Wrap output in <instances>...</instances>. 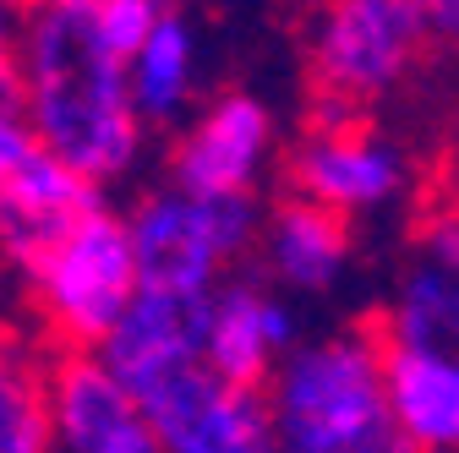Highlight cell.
<instances>
[{"instance_id": "cell-1", "label": "cell", "mask_w": 459, "mask_h": 453, "mask_svg": "<svg viewBox=\"0 0 459 453\" xmlns=\"http://www.w3.org/2000/svg\"><path fill=\"white\" fill-rule=\"evenodd\" d=\"M0 98L6 115H22L33 137L99 192L121 186L143 164L148 126L126 61L93 22V0H22L6 38Z\"/></svg>"}, {"instance_id": "cell-2", "label": "cell", "mask_w": 459, "mask_h": 453, "mask_svg": "<svg viewBox=\"0 0 459 453\" xmlns=\"http://www.w3.org/2000/svg\"><path fill=\"white\" fill-rule=\"evenodd\" d=\"M279 453H411L388 399V345L377 322L301 338L268 382Z\"/></svg>"}, {"instance_id": "cell-3", "label": "cell", "mask_w": 459, "mask_h": 453, "mask_svg": "<svg viewBox=\"0 0 459 453\" xmlns=\"http://www.w3.org/2000/svg\"><path fill=\"white\" fill-rule=\"evenodd\" d=\"M49 350H104L143 295L126 213L109 202L12 262Z\"/></svg>"}, {"instance_id": "cell-4", "label": "cell", "mask_w": 459, "mask_h": 453, "mask_svg": "<svg viewBox=\"0 0 459 453\" xmlns=\"http://www.w3.org/2000/svg\"><path fill=\"white\" fill-rule=\"evenodd\" d=\"M263 208L230 202V197H197L181 186H148L132 208V246L143 268V290L164 295H213L224 278H236L247 252L263 241Z\"/></svg>"}, {"instance_id": "cell-5", "label": "cell", "mask_w": 459, "mask_h": 453, "mask_svg": "<svg viewBox=\"0 0 459 453\" xmlns=\"http://www.w3.org/2000/svg\"><path fill=\"white\" fill-rule=\"evenodd\" d=\"M432 44L427 0H323L307 22L312 93L344 109L388 98Z\"/></svg>"}, {"instance_id": "cell-6", "label": "cell", "mask_w": 459, "mask_h": 453, "mask_svg": "<svg viewBox=\"0 0 459 453\" xmlns=\"http://www.w3.org/2000/svg\"><path fill=\"white\" fill-rule=\"evenodd\" d=\"M273 148H279L273 109L247 88H224V93L203 98L192 109V121L169 137L164 181L181 192H197V197L257 202Z\"/></svg>"}, {"instance_id": "cell-7", "label": "cell", "mask_w": 459, "mask_h": 453, "mask_svg": "<svg viewBox=\"0 0 459 453\" xmlns=\"http://www.w3.org/2000/svg\"><path fill=\"white\" fill-rule=\"evenodd\" d=\"M411 153L377 126H312L290 158H284V186L301 202H317L339 218L388 213L394 202L411 197Z\"/></svg>"}, {"instance_id": "cell-8", "label": "cell", "mask_w": 459, "mask_h": 453, "mask_svg": "<svg viewBox=\"0 0 459 453\" xmlns=\"http://www.w3.org/2000/svg\"><path fill=\"white\" fill-rule=\"evenodd\" d=\"M132 399L143 405L164 453H279L268 393L219 382L208 361L148 382Z\"/></svg>"}, {"instance_id": "cell-9", "label": "cell", "mask_w": 459, "mask_h": 453, "mask_svg": "<svg viewBox=\"0 0 459 453\" xmlns=\"http://www.w3.org/2000/svg\"><path fill=\"white\" fill-rule=\"evenodd\" d=\"M104 208V192L49 153L22 115H0V224H6V257L22 262L33 246L61 235L66 224Z\"/></svg>"}, {"instance_id": "cell-10", "label": "cell", "mask_w": 459, "mask_h": 453, "mask_svg": "<svg viewBox=\"0 0 459 453\" xmlns=\"http://www.w3.org/2000/svg\"><path fill=\"white\" fill-rule=\"evenodd\" d=\"M44 388L61 453H164L132 388L99 350H44Z\"/></svg>"}, {"instance_id": "cell-11", "label": "cell", "mask_w": 459, "mask_h": 453, "mask_svg": "<svg viewBox=\"0 0 459 453\" xmlns=\"http://www.w3.org/2000/svg\"><path fill=\"white\" fill-rule=\"evenodd\" d=\"M301 350V317L268 278L236 273L208 301V372L230 388L268 393L273 372Z\"/></svg>"}, {"instance_id": "cell-12", "label": "cell", "mask_w": 459, "mask_h": 453, "mask_svg": "<svg viewBox=\"0 0 459 453\" xmlns=\"http://www.w3.org/2000/svg\"><path fill=\"white\" fill-rule=\"evenodd\" d=\"M257 262L273 290L290 295H328L344 285V273L356 262V230L351 218H339L317 202L279 197L263 218Z\"/></svg>"}, {"instance_id": "cell-13", "label": "cell", "mask_w": 459, "mask_h": 453, "mask_svg": "<svg viewBox=\"0 0 459 453\" xmlns=\"http://www.w3.org/2000/svg\"><path fill=\"white\" fill-rule=\"evenodd\" d=\"M208 301L213 295H164V290H143L137 306L126 312V322L109 333V345L99 350L104 366L121 377L132 393H143L148 382L208 361Z\"/></svg>"}, {"instance_id": "cell-14", "label": "cell", "mask_w": 459, "mask_h": 453, "mask_svg": "<svg viewBox=\"0 0 459 453\" xmlns=\"http://www.w3.org/2000/svg\"><path fill=\"white\" fill-rule=\"evenodd\" d=\"M388 399L411 453H459V361L388 350Z\"/></svg>"}, {"instance_id": "cell-15", "label": "cell", "mask_w": 459, "mask_h": 453, "mask_svg": "<svg viewBox=\"0 0 459 453\" xmlns=\"http://www.w3.org/2000/svg\"><path fill=\"white\" fill-rule=\"evenodd\" d=\"M197 28L186 12H169L153 38L126 61V77H132V98H137V115L148 132H164V126H186L192 109L203 104L197 98Z\"/></svg>"}, {"instance_id": "cell-16", "label": "cell", "mask_w": 459, "mask_h": 453, "mask_svg": "<svg viewBox=\"0 0 459 453\" xmlns=\"http://www.w3.org/2000/svg\"><path fill=\"white\" fill-rule=\"evenodd\" d=\"M377 333L388 350H427L459 361V273L416 257L377 312Z\"/></svg>"}, {"instance_id": "cell-17", "label": "cell", "mask_w": 459, "mask_h": 453, "mask_svg": "<svg viewBox=\"0 0 459 453\" xmlns=\"http://www.w3.org/2000/svg\"><path fill=\"white\" fill-rule=\"evenodd\" d=\"M0 453H61L44 388V355L6 338V366H0Z\"/></svg>"}, {"instance_id": "cell-18", "label": "cell", "mask_w": 459, "mask_h": 453, "mask_svg": "<svg viewBox=\"0 0 459 453\" xmlns=\"http://www.w3.org/2000/svg\"><path fill=\"white\" fill-rule=\"evenodd\" d=\"M169 12H176L169 0H93V22H99L104 44L121 55V61H132Z\"/></svg>"}, {"instance_id": "cell-19", "label": "cell", "mask_w": 459, "mask_h": 453, "mask_svg": "<svg viewBox=\"0 0 459 453\" xmlns=\"http://www.w3.org/2000/svg\"><path fill=\"white\" fill-rule=\"evenodd\" d=\"M416 257L432 262V268H448L459 273V202H437L421 230H416Z\"/></svg>"}, {"instance_id": "cell-20", "label": "cell", "mask_w": 459, "mask_h": 453, "mask_svg": "<svg viewBox=\"0 0 459 453\" xmlns=\"http://www.w3.org/2000/svg\"><path fill=\"white\" fill-rule=\"evenodd\" d=\"M296 6H307V0H296ZM317 6H323V0H317Z\"/></svg>"}]
</instances>
